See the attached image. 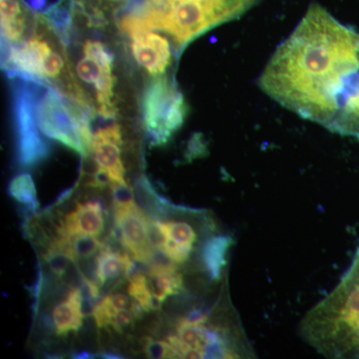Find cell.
<instances>
[{
  "label": "cell",
  "instance_id": "6da1fadb",
  "mask_svg": "<svg viewBox=\"0 0 359 359\" xmlns=\"http://www.w3.org/2000/svg\"><path fill=\"white\" fill-rule=\"evenodd\" d=\"M259 85L299 117L359 141V32L311 4Z\"/></svg>",
  "mask_w": 359,
  "mask_h": 359
},
{
  "label": "cell",
  "instance_id": "7a4b0ae2",
  "mask_svg": "<svg viewBox=\"0 0 359 359\" xmlns=\"http://www.w3.org/2000/svg\"><path fill=\"white\" fill-rule=\"evenodd\" d=\"M259 0H132L121 14L125 34L164 32L181 52L200 35L240 18Z\"/></svg>",
  "mask_w": 359,
  "mask_h": 359
},
{
  "label": "cell",
  "instance_id": "3957f363",
  "mask_svg": "<svg viewBox=\"0 0 359 359\" xmlns=\"http://www.w3.org/2000/svg\"><path fill=\"white\" fill-rule=\"evenodd\" d=\"M301 335L327 358H359V244L337 287L302 320Z\"/></svg>",
  "mask_w": 359,
  "mask_h": 359
},
{
  "label": "cell",
  "instance_id": "277c9868",
  "mask_svg": "<svg viewBox=\"0 0 359 359\" xmlns=\"http://www.w3.org/2000/svg\"><path fill=\"white\" fill-rule=\"evenodd\" d=\"M34 23L20 43L6 45L4 66L11 74L57 89L89 109L77 83L59 29L46 14L36 13Z\"/></svg>",
  "mask_w": 359,
  "mask_h": 359
},
{
  "label": "cell",
  "instance_id": "5b68a950",
  "mask_svg": "<svg viewBox=\"0 0 359 359\" xmlns=\"http://www.w3.org/2000/svg\"><path fill=\"white\" fill-rule=\"evenodd\" d=\"M32 86L33 114L39 131L85 157L93 138L85 112L88 110L48 85L32 80Z\"/></svg>",
  "mask_w": 359,
  "mask_h": 359
},
{
  "label": "cell",
  "instance_id": "8992f818",
  "mask_svg": "<svg viewBox=\"0 0 359 359\" xmlns=\"http://www.w3.org/2000/svg\"><path fill=\"white\" fill-rule=\"evenodd\" d=\"M83 55L73 70L77 83H83V93L92 110L104 118H114L116 76L113 56L100 41L88 40L83 45Z\"/></svg>",
  "mask_w": 359,
  "mask_h": 359
},
{
  "label": "cell",
  "instance_id": "52a82bcc",
  "mask_svg": "<svg viewBox=\"0 0 359 359\" xmlns=\"http://www.w3.org/2000/svg\"><path fill=\"white\" fill-rule=\"evenodd\" d=\"M185 99L173 77L159 76L149 84L143 100L144 126L154 146L166 144L185 121Z\"/></svg>",
  "mask_w": 359,
  "mask_h": 359
},
{
  "label": "cell",
  "instance_id": "ba28073f",
  "mask_svg": "<svg viewBox=\"0 0 359 359\" xmlns=\"http://www.w3.org/2000/svg\"><path fill=\"white\" fill-rule=\"evenodd\" d=\"M21 79L15 88L18 162L21 166L29 167L43 161L50 148L40 136L33 114L32 80Z\"/></svg>",
  "mask_w": 359,
  "mask_h": 359
},
{
  "label": "cell",
  "instance_id": "9c48e42d",
  "mask_svg": "<svg viewBox=\"0 0 359 359\" xmlns=\"http://www.w3.org/2000/svg\"><path fill=\"white\" fill-rule=\"evenodd\" d=\"M123 152L124 136L119 124L104 127L93 134L88 154L95 160L99 170H103L109 175L113 183H128Z\"/></svg>",
  "mask_w": 359,
  "mask_h": 359
},
{
  "label": "cell",
  "instance_id": "30bf717a",
  "mask_svg": "<svg viewBox=\"0 0 359 359\" xmlns=\"http://www.w3.org/2000/svg\"><path fill=\"white\" fill-rule=\"evenodd\" d=\"M156 32L128 34L132 55L139 65L153 76H164L173 65L174 55L180 52L164 35Z\"/></svg>",
  "mask_w": 359,
  "mask_h": 359
},
{
  "label": "cell",
  "instance_id": "8fae6325",
  "mask_svg": "<svg viewBox=\"0 0 359 359\" xmlns=\"http://www.w3.org/2000/svg\"><path fill=\"white\" fill-rule=\"evenodd\" d=\"M114 216L116 223L121 228L125 245L132 257L148 264L154 250L148 241V212L137 205L132 208H115Z\"/></svg>",
  "mask_w": 359,
  "mask_h": 359
},
{
  "label": "cell",
  "instance_id": "7c38bea8",
  "mask_svg": "<svg viewBox=\"0 0 359 359\" xmlns=\"http://www.w3.org/2000/svg\"><path fill=\"white\" fill-rule=\"evenodd\" d=\"M132 0H61L58 6L69 13L71 20L81 16L89 23L106 22L109 18L123 13Z\"/></svg>",
  "mask_w": 359,
  "mask_h": 359
},
{
  "label": "cell",
  "instance_id": "4fadbf2b",
  "mask_svg": "<svg viewBox=\"0 0 359 359\" xmlns=\"http://www.w3.org/2000/svg\"><path fill=\"white\" fill-rule=\"evenodd\" d=\"M66 233L68 237L85 233L99 238L105 231V214L100 200L88 201L79 209L65 217Z\"/></svg>",
  "mask_w": 359,
  "mask_h": 359
},
{
  "label": "cell",
  "instance_id": "5bb4252c",
  "mask_svg": "<svg viewBox=\"0 0 359 359\" xmlns=\"http://www.w3.org/2000/svg\"><path fill=\"white\" fill-rule=\"evenodd\" d=\"M52 318L58 337H66L70 332H78L83 325L84 318L82 313L81 290H71L65 302H59L54 306Z\"/></svg>",
  "mask_w": 359,
  "mask_h": 359
},
{
  "label": "cell",
  "instance_id": "9a60e30c",
  "mask_svg": "<svg viewBox=\"0 0 359 359\" xmlns=\"http://www.w3.org/2000/svg\"><path fill=\"white\" fill-rule=\"evenodd\" d=\"M134 266L135 259L131 255L120 256L100 250L97 256V271L101 287L106 283L118 280L122 276L128 278Z\"/></svg>",
  "mask_w": 359,
  "mask_h": 359
},
{
  "label": "cell",
  "instance_id": "2e32d148",
  "mask_svg": "<svg viewBox=\"0 0 359 359\" xmlns=\"http://www.w3.org/2000/svg\"><path fill=\"white\" fill-rule=\"evenodd\" d=\"M8 193L14 200L25 205L28 212H36L39 208L36 188L29 174L22 173L14 177L9 183Z\"/></svg>",
  "mask_w": 359,
  "mask_h": 359
},
{
  "label": "cell",
  "instance_id": "e0dca14e",
  "mask_svg": "<svg viewBox=\"0 0 359 359\" xmlns=\"http://www.w3.org/2000/svg\"><path fill=\"white\" fill-rule=\"evenodd\" d=\"M71 238V252L74 261L95 256L101 250L102 243L98 238L78 233Z\"/></svg>",
  "mask_w": 359,
  "mask_h": 359
},
{
  "label": "cell",
  "instance_id": "ac0fdd59",
  "mask_svg": "<svg viewBox=\"0 0 359 359\" xmlns=\"http://www.w3.org/2000/svg\"><path fill=\"white\" fill-rule=\"evenodd\" d=\"M142 351L146 358L152 359L177 358L172 347L164 339H155L152 335L144 334L140 337Z\"/></svg>",
  "mask_w": 359,
  "mask_h": 359
},
{
  "label": "cell",
  "instance_id": "d6986e66",
  "mask_svg": "<svg viewBox=\"0 0 359 359\" xmlns=\"http://www.w3.org/2000/svg\"><path fill=\"white\" fill-rule=\"evenodd\" d=\"M147 236L149 244L154 249H162L170 238L164 222L152 218L150 215L147 218Z\"/></svg>",
  "mask_w": 359,
  "mask_h": 359
},
{
  "label": "cell",
  "instance_id": "ffe728a7",
  "mask_svg": "<svg viewBox=\"0 0 359 359\" xmlns=\"http://www.w3.org/2000/svg\"><path fill=\"white\" fill-rule=\"evenodd\" d=\"M111 188H112L113 199H114V209L115 208H132L137 205L133 188H131L130 184L113 183Z\"/></svg>",
  "mask_w": 359,
  "mask_h": 359
},
{
  "label": "cell",
  "instance_id": "44dd1931",
  "mask_svg": "<svg viewBox=\"0 0 359 359\" xmlns=\"http://www.w3.org/2000/svg\"><path fill=\"white\" fill-rule=\"evenodd\" d=\"M135 316L129 309H118L114 318H113L111 327L114 328L119 334H124L125 330H132L135 327Z\"/></svg>",
  "mask_w": 359,
  "mask_h": 359
},
{
  "label": "cell",
  "instance_id": "7402d4cb",
  "mask_svg": "<svg viewBox=\"0 0 359 359\" xmlns=\"http://www.w3.org/2000/svg\"><path fill=\"white\" fill-rule=\"evenodd\" d=\"M111 302L117 309H129L131 306L132 297L121 292H111L109 294Z\"/></svg>",
  "mask_w": 359,
  "mask_h": 359
},
{
  "label": "cell",
  "instance_id": "603a6c76",
  "mask_svg": "<svg viewBox=\"0 0 359 359\" xmlns=\"http://www.w3.org/2000/svg\"><path fill=\"white\" fill-rule=\"evenodd\" d=\"M74 358L78 359H86V358H91V354L89 353H87V351H81V353H77L74 354V356H73Z\"/></svg>",
  "mask_w": 359,
  "mask_h": 359
}]
</instances>
